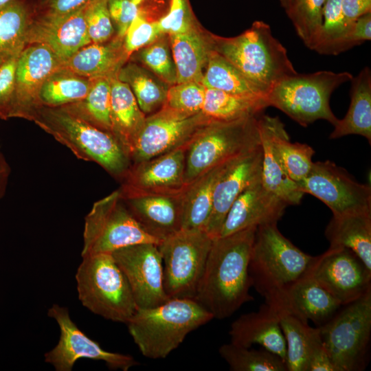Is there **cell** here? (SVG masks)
Masks as SVG:
<instances>
[{
  "label": "cell",
  "instance_id": "cell-1",
  "mask_svg": "<svg viewBox=\"0 0 371 371\" xmlns=\"http://www.w3.org/2000/svg\"><path fill=\"white\" fill-rule=\"evenodd\" d=\"M257 227L214 238L194 300L214 319L232 315L254 300L249 265Z\"/></svg>",
  "mask_w": 371,
  "mask_h": 371
},
{
  "label": "cell",
  "instance_id": "cell-2",
  "mask_svg": "<svg viewBox=\"0 0 371 371\" xmlns=\"http://www.w3.org/2000/svg\"><path fill=\"white\" fill-rule=\"evenodd\" d=\"M30 121L78 159L98 164L119 181L131 165L129 156L112 133L91 125L64 106L41 105Z\"/></svg>",
  "mask_w": 371,
  "mask_h": 371
},
{
  "label": "cell",
  "instance_id": "cell-3",
  "mask_svg": "<svg viewBox=\"0 0 371 371\" xmlns=\"http://www.w3.org/2000/svg\"><path fill=\"white\" fill-rule=\"evenodd\" d=\"M213 319L194 299L170 298L155 307L137 308L126 324L140 352L146 358L159 359Z\"/></svg>",
  "mask_w": 371,
  "mask_h": 371
},
{
  "label": "cell",
  "instance_id": "cell-4",
  "mask_svg": "<svg viewBox=\"0 0 371 371\" xmlns=\"http://www.w3.org/2000/svg\"><path fill=\"white\" fill-rule=\"evenodd\" d=\"M315 257L284 237L277 223L260 225L249 265L252 286L266 302L275 303L288 286L307 273Z\"/></svg>",
  "mask_w": 371,
  "mask_h": 371
},
{
  "label": "cell",
  "instance_id": "cell-5",
  "mask_svg": "<svg viewBox=\"0 0 371 371\" xmlns=\"http://www.w3.org/2000/svg\"><path fill=\"white\" fill-rule=\"evenodd\" d=\"M213 49L268 94L278 82L297 73L286 48L262 21L237 36L214 38Z\"/></svg>",
  "mask_w": 371,
  "mask_h": 371
},
{
  "label": "cell",
  "instance_id": "cell-6",
  "mask_svg": "<svg viewBox=\"0 0 371 371\" xmlns=\"http://www.w3.org/2000/svg\"><path fill=\"white\" fill-rule=\"evenodd\" d=\"M82 258L76 274L81 303L106 319L126 324L137 308L126 278L112 254Z\"/></svg>",
  "mask_w": 371,
  "mask_h": 371
},
{
  "label": "cell",
  "instance_id": "cell-7",
  "mask_svg": "<svg viewBox=\"0 0 371 371\" xmlns=\"http://www.w3.org/2000/svg\"><path fill=\"white\" fill-rule=\"evenodd\" d=\"M258 116L212 122L201 128L186 146V183H191L212 168L260 146Z\"/></svg>",
  "mask_w": 371,
  "mask_h": 371
},
{
  "label": "cell",
  "instance_id": "cell-8",
  "mask_svg": "<svg viewBox=\"0 0 371 371\" xmlns=\"http://www.w3.org/2000/svg\"><path fill=\"white\" fill-rule=\"evenodd\" d=\"M352 78L348 71L297 73L272 87L267 98L269 106L280 109L302 126L317 120H326L334 126L338 118L330 106L331 94Z\"/></svg>",
  "mask_w": 371,
  "mask_h": 371
},
{
  "label": "cell",
  "instance_id": "cell-9",
  "mask_svg": "<svg viewBox=\"0 0 371 371\" xmlns=\"http://www.w3.org/2000/svg\"><path fill=\"white\" fill-rule=\"evenodd\" d=\"M161 240L149 234L135 218L118 190L95 201L85 218L82 257L111 254L130 245Z\"/></svg>",
  "mask_w": 371,
  "mask_h": 371
},
{
  "label": "cell",
  "instance_id": "cell-10",
  "mask_svg": "<svg viewBox=\"0 0 371 371\" xmlns=\"http://www.w3.org/2000/svg\"><path fill=\"white\" fill-rule=\"evenodd\" d=\"M344 306L317 327L336 371L362 370L370 340L371 291Z\"/></svg>",
  "mask_w": 371,
  "mask_h": 371
},
{
  "label": "cell",
  "instance_id": "cell-11",
  "mask_svg": "<svg viewBox=\"0 0 371 371\" xmlns=\"http://www.w3.org/2000/svg\"><path fill=\"white\" fill-rule=\"evenodd\" d=\"M213 239L205 230L181 229L158 245L169 298H194Z\"/></svg>",
  "mask_w": 371,
  "mask_h": 371
},
{
  "label": "cell",
  "instance_id": "cell-12",
  "mask_svg": "<svg viewBox=\"0 0 371 371\" xmlns=\"http://www.w3.org/2000/svg\"><path fill=\"white\" fill-rule=\"evenodd\" d=\"M326 204L335 216L371 212V187L354 179L331 161L313 162L307 177L297 183Z\"/></svg>",
  "mask_w": 371,
  "mask_h": 371
},
{
  "label": "cell",
  "instance_id": "cell-13",
  "mask_svg": "<svg viewBox=\"0 0 371 371\" xmlns=\"http://www.w3.org/2000/svg\"><path fill=\"white\" fill-rule=\"evenodd\" d=\"M212 122L203 113L186 114L166 105L146 117L131 155V164L186 145L204 126Z\"/></svg>",
  "mask_w": 371,
  "mask_h": 371
},
{
  "label": "cell",
  "instance_id": "cell-14",
  "mask_svg": "<svg viewBox=\"0 0 371 371\" xmlns=\"http://www.w3.org/2000/svg\"><path fill=\"white\" fill-rule=\"evenodd\" d=\"M307 273L341 306L371 291V270L346 247H330L315 256Z\"/></svg>",
  "mask_w": 371,
  "mask_h": 371
},
{
  "label": "cell",
  "instance_id": "cell-15",
  "mask_svg": "<svg viewBox=\"0 0 371 371\" xmlns=\"http://www.w3.org/2000/svg\"><path fill=\"white\" fill-rule=\"evenodd\" d=\"M47 315L56 321L60 331L58 344L45 354V361L56 370L71 371L76 361L82 358L103 361L109 368L122 371L139 364L131 355L102 348L78 328L66 308L54 304Z\"/></svg>",
  "mask_w": 371,
  "mask_h": 371
},
{
  "label": "cell",
  "instance_id": "cell-16",
  "mask_svg": "<svg viewBox=\"0 0 371 371\" xmlns=\"http://www.w3.org/2000/svg\"><path fill=\"white\" fill-rule=\"evenodd\" d=\"M111 254L126 278L137 308L155 307L170 299L164 287L162 258L158 245L137 244Z\"/></svg>",
  "mask_w": 371,
  "mask_h": 371
},
{
  "label": "cell",
  "instance_id": "cell-17",
  "mask_svg": "<svg viewBox=\"0 0 371 371\" xmlns=\"http://www.w3.org/2000/svg\"><path fill=\"white\" fill-rule=\"evenodd\" d=\"M186 145L150 159L131 164L120 181L121 195L131 194H179L185 181Z\"/></svg>",
  "mask_w": 371,
  "mask_h": 371
},
{
  "label": "cell",
  "instance_id": "cell-18",
  "mask_svg": "<svg viewBox=\"0 0 371 371\" xmlns=\"http://www.w3.org/2000/svg\"><path fill=\"white\" fill-rule=\"evenodd\" d=\"M62 65L63 63L44 45L30 44L23 49L16 65L11 118L30 121L34 113L42 105L40 93L45 80Z\"/></svg>",
  "mask_w": 371,
  "mask_h": 371
},
{
  "label": "cell",
  "instance_id": "cell-19",
  "mask_svg": "<svg viewBox=\"0 0 371 371\" xmlns=\"http://www.w3.org/2000/svg\"><path fill=\"white\" fill-rule=\"evenodd\" d=\"M261 145L232 159L217 180L213 193L212 209L206 226L213 238L219 236L226 215L237 197L261 177Z\"/></svg>",
  "mask_w": 371,
  "mask_h": 371
},
{
  "label": "cell",
  "instance_id": "cell-20",
  "mask_svg": "<svg viewBox=\"0 0 371 371\" xmlns=\"http://www.w3.org/2000/svg\"><path fill=\"white\" fill-rule=\"evenodd\" d=\"M86 3L69 13L50 16H33L27 45L42 44L63 63L80 48L91 43L86 24Z\"/></svg>",
  "mask_w": 371,
  "mask_h": 371
},
{
  "label": "cell",
  "instance_id": "cell-21",
  "mask_svg": "<svg viewBox=\"0 0 371 371\" xmlns=\"http://www.w3.org/2000/svg\"><path fill=\"white\" fill-rule=\"evenodd\" d=\"M289 205L264 186L262 178L250 184L229 208L219 236L269 223H277Z\"/></svg>",
  "mask_w": 371,
  "mask_h": 371
},
{
  "label": "cell",
  "instance_id": "cell-22",
  "mask_svg": "<svg viewBox=\"0 0 371 371\" xmlns=\"http://www.w3.org/2000/svg\"><path fill=\"white\" fill-rule=\"evenodd\" d=\"M184 192L120 194L127 209L142 226L162 241L181 229Z\"/></svg>",
  "mask_w": 371,
  "mask_h": 371
},
{
  "label": "cell",
  "instance_id": "cell-23",
  "mask_svg": "<svg viewBox=\"0 0 371 371\" xmlns=\"http://www.w3.org/2000/svg\"><path fill=\"white\" fill-rule=\"evenodd\" d=\"M229 335L231 343L246 348L258 344L286 363V341L272 304L265 302L257 311L239 316L232 323Z\"/></svg>",
  "mask_w": 371,
  "mask_h": 371
},
{
  "label": "cell",
  "instance_id": "cell-24",
  "mask_svg": "<svg viewBox=\"0 0 371 371\" xmlns=\"http://www.w3.org/2000/svg\"><path fill=\"white\" fill-rule=\"evenodd\" d=\"M269 304L286 308L317 326L330 320L342 306L307 273L288 286L278 302Z\"/></svg>",
  "mask_w": 371,
  "mask_h": 371
},
{
  "label": "cell",
  "instance_id": "cell-25",
  "mask_svg": "<svg viewBox=\"0 0 371 371\" xmlns=\"http://www.w3.org/2000/svg\"><path fill=\"white\" fill-rule=\"evenodd\" d=\"M129 57L124 38L115 35L106 42L91 43L80 48L62 67L78 76L95 79L116 74Z\"/></svg>",
  "mask_w": 371,
  "mask_h": 371
},
{
  "label": "cell",
  "instance_id": "cell-26",
  "mask_svg": "<svg viewBox=\"0 0 371 371\" xmlns=\"http://www.w3.org/2000/svg\"><path fill=\"white\" fill-rule=\"evenodd\" d=\"M110 117L112 134L131 159L135 141L146 116L140 109L128 85L120 81L117 74L111 80Z\"/></svg>",
  "mask_w": 371,
  "mask_h": 371
},
{
  "label": "cell",
  "instance_id": "cell-27",
  "mask_svg": "<svg viewBox=\"0 0 371 371\" xmlns=\"http://www.w3.org/2000/svg\"><path fill=\"white\" fill-rule=\"evenodd\" d=\"M274 117L262 115L258 117V125L262 151L261 178L269 191L289 205L299 204L304 194L297 184L285 172L279 160L273 141Z\"/></svg>",
  "mask_w": 371,
  "mask_h": 371
},
{
  "label": "cell",
  "instance_id": "cell-28",
  "mask_svg": "<svg viewBox=\"0 0 371 371\" xmlns=\"http://www.w3.org/2000/svg\"><path fill=\"white\" fill-rule=\"evenodd\" d=\"M325 236L330 247L352 250L371 270V212L333 215Z\"/></svg>",
  "mask_w": 371,
  "mask_h": 371
},
{
  "label": "cell",
  "instance_id": "cell-29",
  "mask_svg": "<svg viewBox=\"0 0 371 371\" xmlns=\"http://www.w3.org/2000/svg\"><path fill=\"white\" fill-rule=\"evenodd\" d=\"M350 91V104L344 117L337 120L330 135L337 139L348 135H359L371 144V71L363 68L353 77Z\"/></svg>",
  "mask_w": 371,
  "mask_h": 371
},
{
  "label": "cell",
  "instance_id": "cell-30",
  "mask_svg": "<svg viewBox=\"0 0 371 371\" xmlns=\"http://www.w3.org/2000/svg\"><path fill=\"white\" fill-rule=\"evenodd\" d=\"M168 36L177 69V83L201 82L213 49V41H206L194 27L186 33Z\"/></svg>",
  "mask_w": 371,
  "mask_h": 371
},
{
  "label": "cell",
  "instance_id": "cell-31",
  "mask_svg": "<svg viewBox=\"0 0 371 371\" xmlns=\"http://www.w3.org/2000/svg\"><path fill=\"white\" fill-rule=\"evenodd\" d=\"M232 160L212 168L188 185L183 193L181 229L205 231L215 184Z\"/></svg>",
  "mask_w": 371,
  "mask_h": 371
},
{
  "label": "cell",
  "instance_id": "cell-32",
  "mask_svg": "<svg viewBox=\"0 0 371 371\" xmlns=\"http://www.w3.org/2000/svg\"><path fill=\"white\" fill-rule=\"evenodd\" d=\"M201 83L205 88L218 89L236 96L268 104V93L214 49L209 54Z\"/></svg>",
  "mask_w": 371,
  "mask_h": 371
},
{
  "label": "cell",
  "instance_id": "cell-33",
  "mask_svg": "<svg viewBox=\"0 0 371 371\" xmlns=\"http://www.w3.org/2000/svg\"><path fill=\"white\" fill-rule=\"evenodd\" d=\"M33 16L32 0H12L0 7V57L20 54L27 45Z\"/></svg>",
  "mask_w": 371,
  "mask_h": 371
},
{
  "label": "cell",
  "instance_id": "cell-34",
  "mask_svg": "<svg viewBox=\"0 0 371 371\" xmlns=\"http://www.w3.org/2000/svg\"><path fill=\"white\" fill-rule=\"evenodd\" d=\"M117 77L128 85L146 116L157 112L166 104L168 85L144 67L126 62L117 71Z\"/></svg>",
  "mask_w": 371,
  "mask_h": 371
},
{
  "label": "cell",
  "instance_id": "cell-35",
  "mask_svg": "<svg viewBox=\"0 0 371 371\" xmlns=\"http://www.w3.org/2000/svg\"><path fill=\"white\" fill-rule=\"evenodd\" d=\"M269 105L266 102L236 96L205 88L202 113L211 122H232L259 115Z\"/></svg>",
  "mask_w": 371,
  "mask_h": 371
},
{
  "label": "cell",
  "instance_id": "cell-36",
  "mask_svg": "<svg viewBox=\"0 0 371 371\" xmlns=\"http://www.w3.org/2000/svg\"><path fill=\"white\" fill-rule=\"evenodd\" d=\"M273 141L285 172L297 184L311 172L315 150L308 144L290 142L284 124L278 117H274Z\"/></svg>",
  "mask_w": 371,
  "mask_h": 371
},
{
  "label": "cell",
  "instance_id": "cell-37",
  "mask_svg": "<svg viewBox=\"0 0 371 371\" xmlns=\"http://www.w3.org/2000/svg\"><path fill=\"white\" fill-rule=\"evenodd\" d=\"M273 306L277 311L286 341L287 371H306L308 345L313 327L308 324V321L288 309Z\"/></svg>",
  "mask_w": 371,
  "mask_h": 371
},
{
  "label": "cell",
  "instance_id": "cell-38",
  "mask_svg": "<svg viewBox=\"0 0 371 371\" xmlns=\"http://www.w3.org/2000/svg\"><path fill=\"white\" fill-rule=\"evenodd\" d=\"M93 79L78 76L63 67L45 81L40 93L42 105L63 106L82 100L89 93Z\"/></svg>",
  "mask_w": 371,
  "mask_h": 371
},
{
  "label": "cell",
  "instance_id": "cell-39",
  "mask_svg": "<svg viewBox=\"0 0 371 371\" xmlns=\"http://www.w3.org/2000/svg\"><path fill=\"white\" fill-rule=\"evenodd\" d=\"M112 76L93 79L85 98L63 106L91 125L112 133L110 117Z\"/></svg>",
  "mask_w": 371,
  "mask_h": 371
},
{
  "label": "cell",
  "instance_id": "cell-40",
  "mask_svg": "<svg viewBox=\"0 0 371 371\" xmlns=\"http://www.w3.org/2000/svg\"><path fill=\"white\" fill-rule=\"evenodd\" d=\"M343 0H326L323 8V23L315 51L321 54L337 55L346 49V41L354 23L342 11Z\"/></svg>",
  "mask_w": 371,
  "mask_h": 371
},
{
  "label": "cell",
  "instance_id": "cell-41",
  "mask_svg": "<svg viewBox=\"0 0 371 371\" xmlns=\"http://www.w3.org/2000/svg\"><path fill=\"white\" fill-rule=\"evenodd\" d=\"M218 353L233 371H287L285 362L265 349L256 350L230 342L223 344Z\"/></svg>",
  "mask_w": 371,
  "mask_h": 371
},
{
  "label": "cell",
  "instance_id": "cell-42",
  "mask_svg": "<svg viewBox=\"0 0 371 371\" xmlns=\"http://www.w3.org/2000/svg\"><path fill=\"white\" fill-rule=\"evenodd\" d=\"M326 0H296L286 12L298 36L304 45L314 50L323 23V8Z\"/></svg>",
  "mask_w": 371,
  "mask_h": 371
},
{
  "label": "cell",
  "instance_id": "cell-43",
  "mask_svg": "<svg viewBox=\"0 0 371 371\" xmlns=\"http://www.w3.org/2000/svg\"><path fill=\"white\" fill-rule=\"evenodd\" d=\"M162 34L150 44L137 51V58L168 85L177 83V69L169 37Z\"/></svg>",
  "mask_w": 371,
  "mask_h": 371
},
{
  "label": "cell",
  "instance_id": "cell-44",
  "mask_svg": "<svg viewBox=\"0 0 371 371\" xmlns=\"http://www.w3.org/2000/svg\"><path fill=\"white\" fill-rule=\"evenodd\" d=\"M205 87L194 81L176 83L169 87L165 105L177 111L195 115L201 113Z\"/></svg>",
  "mask_w": 371,
  "mask_h": 371
},
{
  "label": "cell",
  "instance_id": "cell-45",
  "mask_svg": "<svg viewBox=\"0 0 371 371\" xmlns=\"http://www.w3.org/2000/svg\"><path fill=\"white\" fill-rule=\"evenodd\" d=\"M85 16L91 43H104L114 36L115 30L107 0H89L86 3Z\"/></svg>",
  "mask_w": 371,
  "mask_h": 371
},
{
  "label": "cell",
  "instance_id": "cell-46",
  "mask_svg": "<svg viewBox=\"0 0 371 371\" xmlns=\"http://www.w3.org/2000/svg\"><path fill=\"white\" fill-rule=\"evenodd\" d=\"M20 54L0 62V120H2L11 118L15 96L16 69Z\"/></svg>",
  "mask_w": 371,
  "mask_h": 371
},
{
  "label": "cell",
  "instance_id": "cell-47",
  "mask_svg": "<svg viewBox=\"0 0 371 371\" xmlns=\"http://www.w3.org/2000/svg\"><path fill=\"white\" fill-rule=\"evenodd\" d=\"M162 35L156 21L150 23L139 13L132 21L124 37V45L131 56Z\"/></svg>",
  "mask_w": 371,
  "mask_h": 371
},
{
  "label": "cell",
  "instance_id": "cell-48",
  "mask_svg": "<svg viewBox=\"0 0 371 371\" xmlns=\"http://www.w3.org/2000/svg\"><path fill=\"white\" fill-rule=\"evenodd\" d=\"M161 34L186 33L194 27L186 0H170L168 14L156 21Z\"/></svg>",
  "mask_w": 371,
  "mask_h": 371
},
{
  "label": "cell",
  "instance_id": "cell-49",
  "mask_svg": "<svg viewBox=\"0 0 371 371\" xmlns=\"http://www.w3.org/2000/svg\"><path fill=\"white\" fill-rule=\"evenodd\" d=\"M107 4L116 36L124 38L128 26L139 13V5L132 0H107Z\"/></svg>",
  "mask_w": 371,
  "mask_h": 371
},
{
  "label": "cell",
  "instance_id": "cell-50",
  "mask_svg": "<svg viewBox=\"0 0 371 371\" xmlns=\"http://www.w3.org/2000/svg\"><path fill=\"white\" fill-rule=\"evenodd\" d=\"M306 371H336L321 338L318 327L311 333Z\"/></svg>",
  "mask_w": 371,
  "mask_h": 371
},
{
  "label": "cell",
  "instance_id": "cell-51",
  "mask_svg": "<svg viewBox=\"0 0 371 371\" xmlns=\"http://www.w3.org/2000/svg\"><path fill=\"white\" fill-rule=\"evenodd\" d=\"M89 0H32L34 16L63 15L78 9Z\"/></svg>",
  "mask_w": 371,
  "mask_h": 371
},
{
  "label": "cell",
  "instance_id": "cell-52",
  "mask_svg": "<svg viewBox=\"0 0 371 371\" xmlns=\"http://www.w3.org/2000/svg\"><path fill=\"white\" fill-rule=\"evenodd\" d=\"M371 39V12H368L354 23L346 41V49L359 45Z\"/></svg>",
  "mask_w": 371,
  "mask_h": 371
},
{
  "label": "cell",
  "instance_id": "cell-53",
  "mask_svg": "<svg viewBox=\"0 0 371 371\" xmlns=\"http://www.w3.org/2000/svg\"><path fill=\"white\" fill-rule=\"evenodd\" d=\"M341 5L346 19L350 23L371 12V0H343Z\"/></svg>",
  "mask_w": 371,
  "mask_h": 371
},
{
  "label": "cell",
  "instance_id": "cell-54",
  "mask_svg": "<svg viewBox=\"0 0 371 371\" xmlns=\"http://www.w3.org/2000/svg\"><path fill=\"white\" fill-rule=\"evenodd\" d=\"M10 172V164L0 150V201L3 198L6 192Z\"/></svg>",
  "mask_w": 371,
  "mask_h": 371
},
{
  "label": "cell",
  "instance_id": "cell-55",
  "mask_svg": "<svg viewBox=\"0 0 371 371\" xmlns=\"http://www.w3.org/2000/svg\"><path fill=\"white\" fill-rule=\"evenodd\" d=\"M296 0H280L282 6L285 11H288L295 3Z\"/></svg>",
  "mask_w": 371,
  "mask_h": 371
},
{
  "label": "cell",
  "instance_id": "cell-56",
  "mask_svg": "<svg viewBox=\"0 0 371 371\" xmlns=\"http://www.w3.org/2000/svg\"><path fill=\"white\" fill-rule=\"evenodd\" d=\"M11 1L12 0H0V7L4 5L5 4L8 3Z\"/></svg>",
  "mask_w": 371,
  "mask_h": 371
},
{
  "label": "cell",
  "instance_id": "cell-57",
  "mask_svg": "<svg viewBox=\"0 0 371 371\" xmlns=\"http://www.w3.org/2000/svg\"><path fill=\"white\" fill-rule=\"evenodd\" d=\"M144 0H132V1L137 5H139Z\"/></svg>",
  "mask_w": 371,
  "mask_h": 371
},
{
  "label": "cell",
  "instance_id": "cell-58",
  "mask_svg": "<svg viewBox=\"0 0 371 371\" xmlns=\"http://www.w3.org/2000/svg\"><path fill=\"white\" fill-rule=\"evenodd\" d=\"M7 58H8V57H7ZM4 58H1V57H0V62H1V60H3Z\"/></svg>",
  "mask_w": 371,
  "mask_h": 371
}]
</instances>
